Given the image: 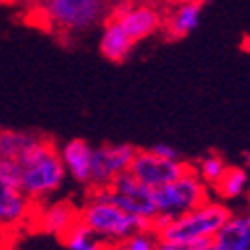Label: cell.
I'll list each match as a JSON object with an SVG mask.
<instances>
[{
  "label": "cell",
  "instance_id": "6da1fadb",
  "mask_svg": "<svg viewBox=\"0 0 250 250\" xmlns=\"http://www.w3.org/2000/svg\"><path fill=\"white\" fill-rule=\"evenodd\" d=\"M18 166V184L22 192L36 204L48 202L66 180V170L62 166L58 146L44 136L34 148L16 160Z\"/></svg>",
  "mask_w": 250,
  "mask_h": 250
},
{
  "label": "cell",
  "instance_id": "7a4b0ae2",
  "mask_svg": "<svg viewBox=\"0 0 250 250\" xmlns=\"http://www.w3.org/2000/svg\"><path fill=\"white\" fill-rule=\"evenodd\" d=\"M30 12L36 14L38 22H44L46 30L62 38H74L104 24L110 0H44Z\"/></svg>",
  "mask_w": 250,
  "mask_h": 250
},
{
  "label": "cell",
  "instance_id": "3957f363",
  "mask_svg": "<svg viewBox=\"0 0 250 250\" xmlns=\"http://www.w3.org/2000/svg\"><path fill=\"white\" fill-rule=\"evenodd\" d=\"M78 216H80V222L90 232H94L108 246H114L122 240L134 236L136 232L150 228L148 222L124 212L122 208H118L116 204L104 198L96 188H88L86 200L82 202Z\"/></svg>",
  "mask_w": 250,
  "mask_h": 250
},
{
  "label": "cell",
  "instance_id": "277c9868",
  "mask_svg": "<svg viewBox=\"0 0 250 250\" xmlns=\"http://www.w3.org/2000/svg\"><path fill=\"white\" fill-rule=\"evenodd\" d=\"M232 210L224 202L210 198L202 206L194 208L192 212H186L176 218H156L152 222V230L158 240H172V242H194V240H212L224 222L230 218Z\"/></svg>",
  "mask_w": 250,
  "mask_h": 250
},
{
  "label": "cell",
  "instance_id": "5b68a950",
  "mask_svg": "<svg viewBox=\"0 0 250 250\" xmlns=\"http://www.w3.org/2000/svg\"><path fill=\"white\" fill-rule=\"evenodd\" d=\"M156 210L160 218H176L210 200V188L194 174L192 166L180 178L154 190Z\"/></svg>",
  "mask_w": 250,
  "mask_h": 250
},
{
  "label": "cell",
  "instance_id": "8992f818",
  "mask_svg": "<svg viewBox=\"0 0 250 250\" xmlns=\"http://www.w3.org/2000/svg\"><path fill=\"white\" fill-rule=\"evenodd\" d=\"M36 204L18 184L16 162L0 160V228L6 232L32 226Z\"/></svg>",
  "mask_w": 250,
  "mask_h": 250
},
{
  "label": "cell",
  "instance_id": "52a82bcc",
  "mask_svg": "<svg viewBox=\"0 0 250 250\" xmlns=\"http://www.w3.org/2000/svg\"><path fill=\"white\" fill-rule=\"evenodd\" d=\"M108 18L126 30L132 42L138 44L142 40L154 36L164 26V8L162 2H128V0H114L110 2Z\"/></svg>",
  "mask_w": 250,
  "mask_h": 250
},
{
  "label": "cell",
  "instance_id": "ba28073f",
  "mask_svg": "<svg viewBox=\"0 0 250 250\" xmlns=\"http://www.w3.org/2000/svg\"><path fill=\"white\" fill-rule=\"evenodd\" d=\"M96 190H100L104 198L116 204L118 208H122L124 212L148 222L150 226L158 218L154 190L138 182L130 172L118 176L108 188H96Z\"/></svg>",
  "mask_w": 250,
  "mask_h": 250
},
{
  "label": "cell",
  "instance_id": "9c48e42d",
  "mask_svg": "<svg viewBox=\"0 0 250 250\" xmlns=\"http://www.w3.org/2000/svg\"><path fill=\"white\" fill-rule=\"evenodd\" d=\"M136 146L126 142L94 146L90 188H108L118 176L126 174L136 156Z\"/></svg>",
  "mask_w": 250,
  "mask_h": 250
},
{
  "label": "cell",
  "instance_id": "30bf717a",
  "mask_svg": "<svg viewBox=\"0 0 250 250\" xmlns=\"http://www.w3.org/2000/svg\"><path fill=\"white\" fill-rule=\"evenodd\" d=\"M188 168L190 164L184 160H166L152 154L150 150H136V156L130 164L128 172L144 186L156 190L160 186L180 178Z\"/></svg>",
  "mask_w": 250,
  "mask_h": 250
},
{
  "label": "cell",
  "instance_id": "8fae6325",
  "mask_svg": "<svg viewBox=\"0 0 250 250\" xmlns=\"http://www.w3.org/2000/svg\"><path fill=\"white\" fill-rule=\"evenodd\" d=\"M80 208L74 206L70 200H54L36 206L32 218V226L40 232L62 238L74 224H78Z\"/></svg>",
  "mask_w": 250,
  "mask_h": 250
},
{
  "label": "cell",
  "instance_id": "7c38bea8",
  "mask_svg": "<svg viewBox=\"0 0 250 250\" xmlns=\"http://www.w3.org/2000/svg\"><path fill=\"white\" fill-rule=\"evenodd\" d=\"M166 6L168 8H164L162 32L168 38H184L200 26L204 0H170Z\"/></svg>",
  "mask_w": 250,
  "mask_h": 250
},
{
  "label": "cell",
  "instance_id": "4fadbf2b",
  "mask_svg": "<svg viewBox=\"0 0 250 250\" xmlns=\"http://www.w3.org/2000/svg\"><path fill=\"white\" fill-rule=\"evenodd\" d=\"M62 166L66 170V176H70L76 184L90 188L92 178V154L94 146L82 138H72L58 146Z\"/></svg>",
  "mask_w": 250,
  "mask_h": 250
},
{
  "label": "cell",
  "instance_id": "5bb4252c",
  "mask_svg": "<svg viewBox=\"0 0 250 250\" xmlns=\"http://www.w3.org/2000/svg\"><path fill=\"white\" fill-rule=\"evenodd\" d=\"M214 250H250V210H232L218 234L212 238Z\"/></svg>",
  "mask_w": 250,
  "mask_h": 250
},
{
  "label": "cell",
  "instance_id": "9a60e30c",
  "mask_svg": "<svg viewBox=\"0 0 250 250\" xmlns=\"http://www.w3.org/2000/svg\"><path fill=\"white\" fill-rule=\"evenodd\" d=\"M134 46L136 44L132 42V38L116 20L112 18L104 20V24L100 26V38H98V50L104 58L110 62H124L132 54Z\"/></svg>",
  "mask_w": 250,
  "mask_h": 250
},
{
  "label": "cell",
  "instance_id": "2e32d148",
  "mask_svg": "<svg viewBox=\"0 0 250 250\" xmlns=\"http://www.w3.org/2000/svg\"><path fill=\"white\" fill-rule=\"evenodd\" d=\"M250 192V174L244 170V166H230L224 172V176L210 188V194H214L220 202H234L240 200Z\"/></svg>",
  "mask_w": 250,
  "mask_h": 250
},
{
  "label": "cell",
  "instance_id": "e0dca14e",
  "mask_svg": "<svg viewBox=\"0 0 250 250\" xmlns=\"http://www.w3.org/2000/svg\"><path fill=\"white\" fill-rule=\"evenodd\" d=\"M42 138H44V134L32 132V130L0 128V160L16 162L30 148H34Z\"/></svg>",
  "mask_w": 250,
  "mask_h": 250
},
{
  "label": "cell",
  "instance_id": "ac0fdd59",
  "mask_svg": "<svg viewBox=\"0 0 250 250\" xmlns=\"http://www.w3.org/2000/svg\"><path fill=\"white\" fill-rule=\"evenodd\" d=\"M60 240L66 246V250H110V246L106 242H102L80 220Z\"/></svg>",
  "mask_w": 250,
  "mask_h": 250
},
{
  "label": "cell",
  "instance_id": "d6986e66",
  "mask_svg": "<svg viewBox=\"0 0 250 250\" xmlns=\"http://www.w3.org/2000/svg\"><path fill=\"white\" fill-rule=\"evenodd\" d=\"M226 168H228V162H226L220 154H216V152L204 154V156L192 166L194 174L208 186V188H212V186L224 176Z\"/></svg>",
  "mask_w": 250,
  "mask_h": 250
},
{
  "label": "cell",
  "instance_id": "ffe728a7",
  "mask_svg": "<svg viewBox=\"0 0 250 250\" xmlns=\"http://www.w3.org/2000/svg\"><path fill=\"white\" fill-rule=\"evenodd\" d=\"M156 248H158V236L154 234L152 228L140 230L134 236L110 246V250H156Z\"/></svg>",
  "mask_w": 250,
  "mask_h": 250
},
{
  "label": "cell",
  "instance_id": "44dd1931",
  "mask_svg": "<svg viewBox=\"0 0 250 250\" xmlns=\"http://www.w3.org/2000/svg\"><path fill=\"white\" fill-rule=\"evenodd\" d=\"M212 240H194V242H172V240H158L156 250H210Z\"/></svg>",
  "mask_w": 250,
  "mask_h": 250
},
{
  "label": "cell",
  "instance_id": "7402d4cb",
  "mask_svg": "<svg viewBox=\"0 0 250 250\" xmlns=\"http://www.w3.org/2000/svg\"><path fill=\"white\" fill-rule=\"evenodd\" d=\"M148 150L152 154L160 156V158H166V160H182V156L176 150V146H172V144H166V142H158V144H154V146H150Z\"/></svg>",
  "mask_w": 250,
  "mask_h": 250
},
{
  "label": "cell",
  "instance_id": "603a6c76",
  "mask_svg": "<svg viewBox=\"0 0 250 250\" xmlns=\"http://www.w3.org/2000/svg\"><path fill=\"white\" fill-rule=\"evenodd\" d=\"M4 2H8V4H14V6H22V8H36V6H40L44 2V0H4Z\"/></svg>",
  "mask_w": 250,
  "mask_h": 250
},
{
  "label": "cell",
  "instance_id": "cb8c5ba5",
  "mask_svg": "<svg viewBox=\"0 0 250 250\" xmlns=\"http://www.w3.org/2000/svg\"><path fill=\"white\" fill-rule=\"evenodd\" d=\"M114 2V0H110ZM128 2H170V0H128Z\"/></svg>",
  "mask_w": 250,
  "mask_h": 250
},
{
  "label": "cell",
  "instance_id": "d4e9b609",
  "mask_svg": "<svg viewBox=\"0 0 250 250\" xmlns=\"http://www.w3.org/2000/svg\"><path fill=\"white\" fill-rule=\"evenodd\" d=\"M242 166H244V170L250 174V154H244V164Z\"/></svg>",
  "mask_w": 250,
  "mask_h": 250
},
{
  "label": "cell",
  "instance_id": "484cf974",
  "mask_svg": "<svg viewBox=\"0 0 250 250\" xmlns=\"http://www.w3.org/2000/svg\"><path fill=\"white\" fill-rule=\"evenodd\" d=\"M8 232L6 230H2V228H0V250H2L4 248V236H6Z\"/></svg>",
  "mask_w": 250,
  "mask_h": 250
},
{
  "label": "cell",
  "instance_id": "4316f807",
  "mask_svg": "<svg viewBox=\"0 0 250 250\" xmlns=\"http://www.w3.org/2000/svg\"><path fill=\"white\" fill-rule=\"evenodd\" d=\"M242 46H244V48L250 52V36H246V40H244V44H242Z\"/></svg>",
  "mask_w": 250,
  "mask_h": 250
},
{
  "label": "cell",
  "instance_id": "83f0119b",
  "mask_svg": "<svg viewBox=\"0 0 250 250\" xmlns=\"http://www.w3.org/2000/svg\"><path fill=\"white\" fill-rule=\"evenodd\" d=\"M248 210H250V192H248Z\"/></svg>",
  "mask_w": 250,
  "mask_h": 250
},
{
  "label": "cell",
  "instance_id": "f1b7e54d",
  "mask_svg": "<svg viewBox=\"0 0 250 250\" xmlns=\"http://www.w3.org/2000/svg\"><path fill=\"white\" fill-rule=\"evenodd\" d=\"M210 250H214V248H212V246H210Z\"/></svg>",
  "mask_w": 250,
  "mask_h": 250
}]
</instances>
